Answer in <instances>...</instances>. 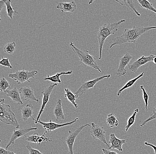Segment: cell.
<instances>
[{"label":"cell","mask_w":156,"mask_h":154,"mask_svg":"<svg viewBox=\"0 0 156 154\" xmlns=\"http://www.w3.org/2000/svg\"><path fill=\"white\" fill-rule=\"evenodd\" d=\"M154 29H156V27H138L134 26L132 29H126L122 34L114 39L110 48L117 45H119L126 43H135L140 36L147 31Z\"/></svg>","instance_id":"cell-1"},{"label":"cell","mask_w":156,"mask_h":154,"mask_svg":"<svg viewBox=\"0 0 156 154\" xmlns=\"http://www.w3.org/2000/svg\"><path fill=\"white\" fill-rule=\"evenodd\" d=\"M125 22V20H122L115 23L104 24L99 28L97 34V38L99 44L98 59L99 60L102 59L103 45L107 38L111 35H115L119 30V27L121 24Z\"/></svg>","instance_id":"cell-2"},{"label":"cell","mask_w":156,"mask_h":154,"mask_svg":"<svg viewBox=\"0 0 156 154\" xmlns=\"http://www.w3.org/2000/svg\"><path fill=\"white\" fill-rule=\"evenodd\" d=\"M0 120L4 123L11 125L16 129L20 127V124L16 119V116L12 111L10 106L5 104L4 99L0 101Z\"/></svg>","instance_id":"cell-3"},{"label":"cell","mask_w":156,"mask_h":154,"mask_svg":"<svg viewBox=\"0 0 156 154\" xmlns=\"http://www.w3.org/2000/svg\"><path fill=\"white\" fill-rule=\"evenodd\" d=\"M69 45L73 51L79 57L83 65L91 67L98 70L99 73H102V70L98 65L96 59L90 54L88 51L79 49L73 42L71 43Z\"/></svg>","instance_id":"cell-4"},{"label":"cell","mask_w":156,"mask_h":154,"mask_svg":"<svg viewBox=\"0 0 156 154\" xmlns=\"http://www.w3.org/2000/svg\"><path fill=\"white\" fill-rule=\"evenodd\" d=\"M38 73L37 70L25 71L24 69L22 70H17L14 73H9V77L16 81L18 84L24 83L25 82H30L29 79L34 78L35 76Z\"/></svg>","instance_id":"cell-5"},{"label":"cell","mask_w":156,"mask_h":154,"mask_svg":"<svg viewBox=\"0 0 156 154\" xmlns=\"http://www.w3.org/2000/svg\"><path fill=\"white\" fill-rule=\"evenodd\" d=\"M111 77V75H106L105 76L98 77L94 79L91 80V81L83 82L80 88L76 91L75 94L77 95L78 96L83 95L85 92L87 91L88 90L93 88L94 85H95V84L98 83V82L102 81V80L104 79L110 78Z\"/></svg>","instance_id":"cell-6"},{"label":"cell","mask_w":156,"mask_h":154,"mask_svg":"<svg viewBox=\"0 0 156 154\" xmlns=\"http://www.w3.org/2000/svg\"><path fill=\"white\" fill-rule=\"evenodd\" d=\"M57 85H58V84L57 83H55L54 84H51L49 85L48 87L46 88L44 90L41 92L42 94L43 95V96L42 103L41 106V110L39 112L38 115L36 119L33 117V120L35 121V124H36L37 122L40 120L41 115L43 113L46 106L47 103H48L52 91H53L55 88L57 86Z\"/></svg>","instance_id":"cell-7"},{"label":"cell","mask_w":156,"mask_h":154,"mask_svg":"<svg viewBox=\"0 0 156 154\" xmlns=\"http://www.w3.org/2000/svg\"><path fill=\"white\" fill-rule=\"evenodd\" d=\"M79 120V118L77 117L75 120L70 122L65 123L62 124H58L56 123L53 122L51 120L48 122H44L42 121L41 120H39L36 124L37 123L40 124L43 126L44 128L45 129V132L44 134H46L48 132H51L55 130L58 129L60 127H63L66 126L71 125L73 124L76 123L78 120Z\"/></svg>","instance_id":"cell-8"},{"label":"cell","mask_w":156,"mask_h":154,"mask_svg":"<svg viewBox=\"0 0 156 154\" xmlns=\"http://www.w3.org/2000/svg\"><path fill=\"white\" fill-rule=\"evenodd\" d=\"M87 126L91 127V126L89 124H85L78 127L74 131H69L68 136L65 140V142L68 147V153L69 154H74L73 147L76 138L83 129Z\"/></svg>","instance_id":"cell-9"},{"label":"cell","mask_w":156,"mask_h":154,"mask_svg":"<svg viewBox=\"0 0 156 154\" xmlns=\"http://www.w3.org/2000/svg\"><path fill=\"white\" fill-rule=\"evenodd\" d=\"M90 133L94 139H98L103 142L109 148L110 145L107 143L106 139V131L104 130L103 127L100 126L98 125L92 123Z\"/></svg>","instance_id":"cell-10"},{"label":"cell","mask_w":156,"mask_h":154,"mask_svg":"<svg viewBox=\"0 0 156 154\" xmlns=\"http://www.w3.org/2000/svg\"><path fill=\"white\" fill-rule=\"evenodd\" d=\"M37 127H27V128H21V129L18 128V129L14 130L11 137L10 140L7 146L6 147V149L7 150L9 147L13 145L14 144L16 140L18 138L24 136H25V134L27 133H29L32 131L37 130Z\"/></svg>","instance_id":"cell-11"},{"label":"cell","mask_w":156,"mask_h":154,"mask_svg":"<svg viewBox=\"0 0 156 154\" xmlns=\"http://www.w3.org/2000/svg\"><path fill=\"white\" fill-rule=\"evenodd\" d=\"M154 55H151L148 56H142L139 59L133 62L128 66L129 70L133 73H136L138 69L143 65H146V63L150 62H153Z\"/></svg>","instance_id":"cell-12"},{"label":"cell","mask_w":156,"mask_h":154,"mask_svg":"<svg viewBox=\"0 0 156 154\" xmlns=\"http://www.w3.org/2000/svg\"><path fill=\"white\" fill-rule=\"evenodd\" d=\"M132 58V56L127 53L120 59L119 65L117 71V76L119 77H121L126 73L127 70L126 69V67L127 65H129V62Z\"/></svg>","instance_id":"cell-13"},{"label":"cell","mask_w":156,"mask_h":154,"mask_svg":"<svg viewBox=\"0 0 156 154\" xmlns=\"http://www.w3.org/2000/svg\"><path fill=\"white\" fill-rule=\"evenodd\" d=\"M19 91L21 94V99L24 101L34 100L37 103H39L40 101V99H37L35 96L34 89L29 86L20 88Z\"/></svg>","instance_id":"cell-14"},{"label":"cell","mask_w":156,"mask_h":154,"mask_svg":"<svg viewBox=\"0 0 156 154\" xmlns=\"http://www.w3.org/2000/svg\"><path fill=\"white\" fill-rule=\"evenodd\" d=\"M126 142V140L118 139L115 134L112 133L110 134V139L108 142V144H111V146L108 149H117L120 152H122V145L125 144Z\"/></svg>","instance_id":"cell-15"},{"label":"cell","mask_w":156,"mask_h":154,"mask_svg":"<svg viewBox=\"0 0 156 154\" xmlns=\"http://www.w3.org/2000/svg\"><path fill=\"white\" fill-rule=\"evenodd\" d=\"M6 95L8 97H9L12 99L15 104L18 105H23V103L21 100V94L19 90L14 87L13 89L8 91L6 92Z\"/></svg>","instance_id":"cell-16"},{"label":"cell","mask_w":156,"mask_h":154,"mask_svg":"<svg viewBox=\"0 0 156 154\" xmlns=\"http://www.w3.org/2000/svg\"><path fill=\"white\" fill-rule=\"evenodd\" d=\"M57 9H60L62 12L74 13L77 9L75 2H60L57 5Z\"/></svg>","instance_id":"cell-17"},{"label":"cell","mask_w":156,"mask_h":154,"mask_svg":"<svg viewBox=\"0 0 156 154\" xmlns=\"http://www.w3.org/2000/svg\"><path fill=\"white\" fill-rule=\"evenodd\" d=\"M62 103V100L58 99L57 104L54 109L53 114L55 116L56 121L58 122H61L62 120L65 119V116L63 113Z\"/></svg>","instance_id":"cell-18"},{"label":"cell","mask_w":156,"mask_h":154,"mask_svg":"<svg viewBox=\"0 0 156 154\" xmlns=\"http://www.w3.org/2000/svg\"><path fill=\"white\" fill-rule=\"evenodd\" d=\"M22 120L26 121L29 118L33 117L34 115V108L31 104H28L21 110Z\"/></svg>","instance_id":"cell-19"},{"label":"cell","mask_w":156,"mask_h":154,"mask_svg":"<svg viewBox=\"0 0 156 154\" xmlns=\"http://www.w3.org/2000/svg\"><path fill=\"white\" fill-rule=\"evenodd\" d=\"M73 71H68V72H62L60 73H57L55 75L53 76L49 77L48 75V77L44 78V81H49L51 82L55 83H58L59 84H61V81L59 78V77L62 75H71L73 74Z\"/></svg>","instance_id":"cell-20"},{"label":"cell","mask_w":156,"mask_h":154,"mask_svg":"<svg viewBox=\"0 0 156 154\" xmlns=\"http://www.w3.org/2000/svg\"><path fill=\"white\" fill-rule=\"evenodd\" d=\"M64 91L65 92V94H64V96L67 98L68 101L71 102L74 107L76 109L78 108V105L76 103V100L77 99L78 97L77 95L76 94H74L69 88H65L64 89Z\"/></svg>","instance_id":"cell-21"},{"label":"cell","mask_w":156,"mask_h":154,"mask_svg":"<svg viewBox=\"0 0 156 154\" xmlns=\"http://www.w3.org/2000/svg\"><path fill=\"white\" fill-rule=\"evenodd\" d=\"M115 2L119 3L121 5L126 6L130 10L134 13L137 16H141V14L136 10V8H135V5H134L133 1H130V0H125V1H123V0L117 1V0H115Z\"/></svg>","instance_id":"cell-22"},{"label":"cell","mask_w":156,"mask_h":154,"mask_svg":"<svg viewBox=\"0 0 156 154\" xmlns=\"http://www.w3.org/2000/svg\"><path fill=\"white\" fill-rule=\"evenodd\" d=\"M144 73H145L144 72H143V73H141V74H140L139 76H137V77H136L135 78L133 79L130 81H129L122 88L120 89L118 91V93H117V96H119L120 94H121L122 92L123 91L127 89V88H130L132 87L133 86V85L135 84V83L136 82V81L137 80H139V79L141 78V77H143L144 76Z\"/></svg>","instance_id":"cell-23"},{"label":"cell","mask_w":156,"mask_h":154,"mask_svg":"<svg viewBox=\"0 0 156 154\" xmlns=\"http://www.w3.org/2000/svg\"><path fill=\"white\" fill-rule=\"evenodd\" d=\"M107 124L111 128L116 127L119 124V121L114 113L109 114L106 119Z\"/></svg>","instance_id":"cell-24"},{"label":"cell","mask_w":156,"mask_h":154,"mask_svg":"<svg viewBox=\"0 0 156 154\" xmlns=\"http://www.w3.org/2000/svg\"><path fill=\"white\" fill-rule=\"evenodd\" d=\"M139 5L141 9H145L148 11H151L156 14V9L153 4L146 0H137Z\"/></svg>","instance_id":"cell-25"},{"label":"cell","mask_w":156,"mask_h":154,"mask_svg":"<svg viewBox=\"0 0 156 154\" xmlns=\"http://www.w3.org/2000/svg\"><path fill=\"white\" fill-rule=\"evenodd\" d=\"M4 2L6 5L7 14L11 20H12L13 16L18 14V13L12 8L11 5V1L10 0H5Z\"/></svg>","instance_id":"cell-26"},{"label":"cell","mask_w":156,"mask_h":154,"mask_svg":"<svg viewBox=\"0 0 156 154\" xmlns=\"http://www.w3.org/2000/svg\"><path fill=\"white\" fill-rule=\"evenodd\" d=\"M11 89L10 84L8 81L5 77L2 78L0 81V90L2 92L5 93Z\"/></svg>","instance_id":"cell-27"},{"label":"cell","mask_w":156,"mask_h":154,"mask_svg":"<svg viewBox=\"0 0 156 154\" xmlns=\"http://www.w3.org/2000/svg\"><path fill=\"white\" fill-rule=\"evenodd\" d=\"M16 47V45L15 42L9 43L4 48V52L8 54H13L15 51Z\"/></svg>","instance_id":"cell-28"},{"label":"cell","mask_w":156,"mask_h":154,"mask_svg":"<svg viewBox=\"0 0 156 154\" xmlns=\"http://www.w3.org/2000/svg\"><path fill=\"white\" fill-rule=\"evenodd\" d=\"M139 110L138 109H136L134 110V113L131 116L129 117V118L128 119L127 124L126 127L125 131L127 132L129 129L133 125L135 121V118H136V116L137 113L139 112Z\"/></svg>","instance_id":"cell-29"},{"label":"cell","mask_w":156,"mask_h":154,"mask_svg":"<svg viewBox=\"0 0 156 154\" xmlns=\"http://www.w3.org/2000/svg\"><path fill=\"white\" fill-rule=\"evenodd\" d=\"M25 137H26L25 139L29 143L31 142V143H35L37 144H38L39 140L41 138V136H40L38 133H35L32 135H29L28 137H26V136Z\"/></svg>","instance_id":"cell-30"},{"label":"cell","mask_w":156,"mask_h":154,"mask_svg":"<svg viewBox=\"0 0 156 154\" xmlns=\"http://www.w3.org/2000/svg\"><path fill=\"white\" fill-rule=\"evenodd\" d=\"M140 88L142 91V94H143V98L145 104V108L146 110H148V106L149 104V95H148L146 89L144 86L141 85L140 87Z\"/></svg>","instance_id":"cell-31"},{"label":"cell","mask_w":156,"mask_h":154,"mask_svg":"<svg viewBox=\"0 0 156 154\" xmlns=\"http://www.w3.org/2000/svg\"><path fill=\"white\" fill-rule=\"evenodd\" d=\"M155 109H156V106H155ZM156 120V112L155 111H153V113L151 114V116H150L149 118L147 120H145V121L143 122L142 124L140 125L141 127H143L144 126L146 125V124L151 121L153 120Z\"/></svg>","instance_id":"cell-32"},{"label":"cell","mask_w":156,"mask_h":154,"mask_svg":"<svg viewBox=\"0 0 156 154\" xmlns=\"http://www.w3.org/2000/svg\"><path fill=\"white\" fill-rule=\"evenodd\" d=\"M0 65L5 66V67H7V68H9L10 69L12 68V66L10 63L9 59L5 58L3 56L2 57V60L0 61Z\"/></svg>","instance_id":"cell-33"},{"label":"cell","mask_w":156,"mask_h":154,"mask_svg":"<svg viewBox=\"0 0 156 154\" xmlns=\"http://www.w3.org/2000/svg\"><path fill=\"white\" fill-rule=\"evenodd\" d=\"M26 148L29 150V154H44L40 152L39 150L32 148L30 146L29 143H28V144L26 145Z\"/></svg>","instance_id":"cell-34"},{"label":"cell","mask_w":156,"mask_h":154,"mask_svg":"<svg viewBox=\"0 0 156 154\" xmlns=\"http://www.w3.org/2000/svg\"><path fill=\"white\" fill-rule=\"evenodd\" d=\"M0 154H16L15 153L13 152H11L7 149H4V148H0Z\"/></svg>","instance_id":"cell-35"},{"label":"cell","mask_w":156,"mask_h":154,"mask_svg":"<svg viewBox=\"0 0 156 154\" xmlns=\"http://www.w3.org/2000/svg\"><path fill=\"white\" fill-rule=\"evenodd\" d=\"M102 151L104 154H119L116 152L111 151L110 150H107L106 149H102Z\"/></svg>","instance_id":"cell-36"},{"label":"cell","mask_w":156,"mask_h":154,"mask_svg":"<svg viewBox=\"0 0 156 154\" xmlns=\"http://www.w3.org/2000/svg\"><path fill=\"white\" fill-rule=\"evenodd\" d=\"M144 144L146 146H150V147H151V148H153L154 150V154H156V146H155V145H153V144H150V143H148L147 142H145L144 143Z\"/></svg>","instance_id":"cell-37"},{"label":"cell","mask_w":156,"mask_h":154,"mask_svg":"<svg viewBox=\"0 0 156 154\" xmlns=\"http://www.w3.org/2000/svg\"><path fill=\"white\" fill-rule=\"evenodd\" d=\"M5 7H6V5L5 4L4 2V1L1 0V1H0V12H1L2 9L4 8Z\"/></svg>","instance_id":"cell-38"},{"label":"cell","mask_w":156,"mask_h":154,"mask_svg":"<svg viewBox=\"0 0 156 154\" xmlns=\"http://www.w3.org/2000/svg\"><path fill=\"white\" fill-rule=\"evenodd\" d=\"M153 62L154 64L156 65V56L155 55L154 57V59H153Z\"/></svg>","instance_id":"cell-39"},{"label":"cell","mask_w":156,"mask_h":154,"mask_svg":"<svg viewBox=\"0 0 156 154\" xmlns=\"http://www.w3.org/2000/svg\"><path fill=\"white\" fill-rule=\"evenodd\" d=\"M93 2V1H90V2H89V5H90V4L91 3Z\"/></svg>","instance_id":"cell-40"}]
</instances>
